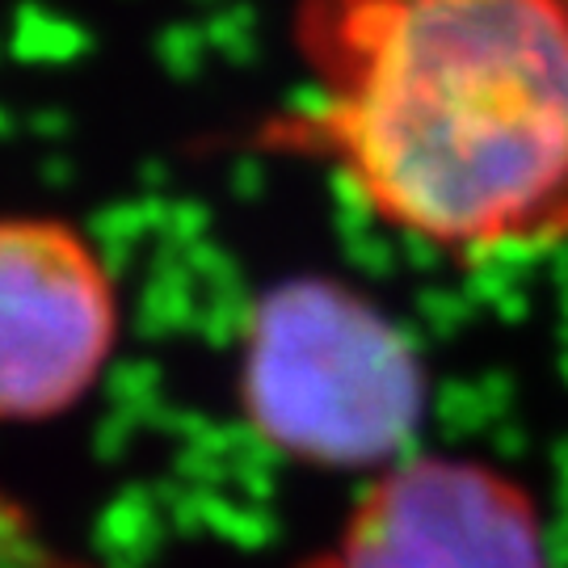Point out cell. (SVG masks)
<instances>
[{
  "mask_svg": "<svg viewBox=\"0 0 568 568\" xmlns=\"http://www.w3.org/2000/svg\"><path fill=\"white\" fill-rule=\"evenodd\" d=\"M307 98L262 143L464 270L568 248V0H295Z\"/></svg>",
  "mask_w": 568,
  "mask_h": 568,
  "instance_id": "cell-1",
  "label": "cell"
},
{
  "mask_svg": "<svg viewBox=\"0 0 568 568\" xmlns=\"http://www.w3.org/2000/svg\"><path fill=\"white\" fill-rule=\"evenodd\" d=\"M236 408L286 464L375 476L417 450L429 371L413 333L363 286L291 274L244 316Z\"/></svg>",
  "mask_w": 568,
  "mask_h": 568,
  "instance_id": "cell-2",
  "label": "cell"
},
{
  "mask_svg": "<svg viewBox=\"0 0 568 568\" xmlns=\"http://www.w3.org/2000/svg\"><path fill=\"white\" fill-rule=\"evenodd\" d=\"M122 342L102 248L55 215H0V426L81 408Z\"/></svg>",
  "mask_w": 568,
  "mask_h": 568,
  "instance_id": "cell-3",
  "label": "cell"
},
{
  "mask_svg": "<svg viewBox=\"0 0 568 568\" xmlns=\"http://www.w3.org/2000/svg\"><path fill=\"white\" fill-rule=\"evenodd\" d=\"M300 568H556L539 497L514 471L408 450L366 476L342 527Z\"/></svg>",
  "mask_w": 568,
  "mask_h": 568,
  "instance_id": "cell-4",
  "label": "cell"
}]
</instances>
